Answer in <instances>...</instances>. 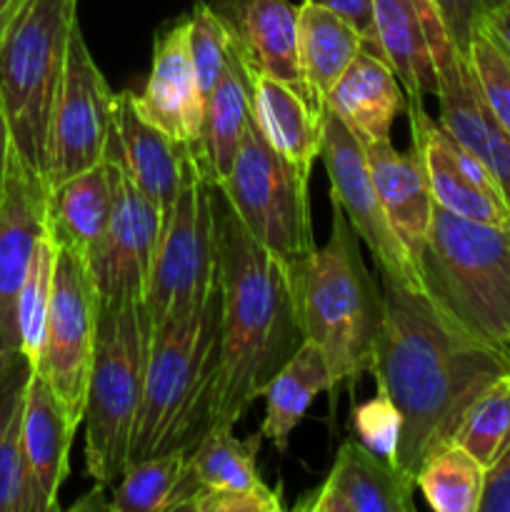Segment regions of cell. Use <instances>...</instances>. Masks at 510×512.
Segmentation results:
<instances>
[{"label": "cell", "mask_w": 510, "mask_h": 512, "mask_svg": "<svg viewBox=\"0 0 510 512\" xmlns=\"http://www.w3.org/2000/svg\"><path fill=\"white\" fill-rule=\"evenodd\" d=\"M385 313L373 375L403 415L398 465H420L455 440L465 410L510 368V355L483 343L418 285L380 273Z\"/></svg>", "instance_id": "cell-1"}, {"label": "cell", "mask_w": 510, "mask_h": 512, "mask_svg": "<svg viewBox=\"0 0 510 512\" xmlns=\"http://www.w3.org/2000/svg\"><path fill=\"white\" fill-rule=\"evenodd\" d=\"M220 280V368L213 425H233L303 343L288 268L235 218L213 185ZM210 425V428H213Z\"/></svg>", "instance_id": "cell-2"}, {"label": "cell", "mask_w": 510, "mask_h": 512, "mask_svg": "<svg viewBox=\"0 0 510 512\" xmlns=\"http://www.w3.org/2000/svg\"><path fill=\"white\" fill-rule=\"evenodd\" d=\"M220 368V280L203 305L173 315L150 335L143 400L128 465L190 450L213 425Z\"/></svg>", "instance_id": "cell-3"}, {"label": "cell", "mask_w": 510, "mask_h": 512, "mask_svg": "<svg viewBox=\"0 0 510 512\" xmlns=\"http://www.w3.org/2000/svg\"><path fill=\"white\" fill-rule=\"evenodd\" d=\"M358 240L333 203L328 243L288 268L300 333L323 350L335 385L373 373L385 313L383 290L365 268Z\"/></svg>", "instance_id": "cell-4"}, {"label": "cell", "mask_w": 510, "mask_h": 512, "mask_svg": "<svg viewBox=\"0 0 510 512\" xmlns=\"http://www.w3.org/2000/svg\"><path fill=\"white\" fill-rule=\"evenodd\" d=\"M420 280L448 318L510 355V228L433 208Z\"/></svg>", "instance_id": "cell-5"}, {"label": "cell", "mask_w": 510, "mask_h": 512, "mask_svg": "<svg viewBox=\"0 0 510 512\" xmlns=\"http://www.w3.org/2000/svg\"><path fill=\"white\" fill-rule=\"evenodd\" d=\"M78 0H23L0 38V105L25 168L45 180L55 100Z\"/></svg>", "instance_id": "cell-6"}, {"label": "cell", "mask_w": 510, "mask_h": 512, "mask_svg": "<svg viewBox=\"0 0 510 512\" xmlns=\"http://www.w3.org/2000/svg\"><path fill=\"white\" fill-rule=\"evenodd\" d=\"M143 303H100L93 370L85 403V470L108 488L128 468L150 350Z\"/></svg>", "instance_id": "cell-7"}, {"label": "cell", "mask_w": 510, "mask_h": 512, "mask_svg": "<svg viewBox=\"0 0 510 512\" xmlns=\"http://www.w3.org/2000/svg\"><path fill=\"white\" fill-rule=\"evenodd\" d=\"M308 180L310 173L275 153L250 118L238 158L215 188L225 195L250 238L290 268L318 248Z\"/></svg>", "instance_id": "cell-8"}, {"label": "cell", "mask_w": 510, "mask_h": 512, "mask_svg": "<svg viewBox=\"0 0 510 512\" xmlns=\"http://www.w3.org/2000/svg\"><path fill=\"white\" fill-rule=\"evenodd\" d=\"M218 283V240H215L213 183L200 170L195 150L185 165L178 200L163 223L153 273L143 308L150 330L173 315L205 303Z\"/></svg>", "instance_id": "cell-9"}, {"label": "cell", "mask_w": 510, "mask_h": 512, "mask_svg": "<svg viewBox=\"0 0 510 512\" xmlns=\"http://www.w3.org/2000/svg\"><path fill=\"white\" fill-rule=\"evenodd\" d=\"M100 300L88 265L58 248L53 298L45 320L35 373L55 390L65 408L85 418L88 383L93 370Z\"/></svg>", "instance_id": "cell-10"}, {"label": "cell", "mask_w": 510, "mask_h": 512, "mask_svg": "<svg viewBox=\"0 0 510 512\" xmlns=\"http://www.w3.org/2000/svg\"><path fill=\"white\" fill-rule=\"evenodd\" d=\"M113 110L115 93L90 55L80 25H75L50 123L45 175L48 188L103 160L105 143L113 128Z\"/></svg>", "instance_id": "cell-11"}, {"label": "cell", "mask_w": 510, "mask_h": 512, "mask_svg": "<svg viewBox=\"0 0 510 512\" xmlns=\"http://www.w3.org/2000/svg\"><path fill=\"white\" fill-rule=\"evenodd\" d=\"M320 160H323L330 180V200L343 210L358 238L375 255L380 273H390L423 288L418 268L408 258L383 205H380L363 143L328 108H323Z\"/></svg>", "instance_id": "cell-12"}, {"label": "cell", "mask_w": 510, "mask_h": 512, "mask_svg": "<svg viewBox=\"0 0 510 512\" xmlns=\"http://www.w3.org/2000/svg\"><path fill=\"white\" fill-rule=\"evenodd\" d=\"M103 160L113 175V213L88 270L100 303H143L163 233V215L118 160Z\"/></svg>", "instance_id": "cell-13"}, {"label": "cell", "mask_w": 510, "mask_h": 512, "mask_svg": "<svg viewBox=\"0 0 510 512\" xmlns=\"http://www.w3.org/2000/svg\"><path fill=\"white\" fill-rule=\"evenodd\" d=\"M405 113L413 133L410 140L423 155L433 203L458 218L510 228V203L498 180L483 160L455 143L440 123L430 118L425 110V95H408Z\"/></svg>", "instance_id": "cell-14"}, {"label": "cell", "mask_w": 510, "mask_h": 512, "mask_svg": "<svg viewBox=\"0 0 510 512\" xmlns=\"http://www.w3.org/2000/svg\"><path fill=\"white\" fill-rule=\"evenodd\" d=\"M48 185L30 173L13 150L3 198H0V365L20 350L18 295L43 238Z\"/></svg>", "instance_id": "cell-15"}, {"label": "cell", "mask_w": 510, "mask_h": 512, "mask_svg": "<svg viewBox=\"0 0 510 512\" xmlns=\"http://www.w3.org/2000/svg\"><path fill=\"white\" fill-rule=\"evenodd\" d=\"M215 13L223 18L230 43L245 68L283 80L320 110L300 68V5L290 0H220Z\"/></svg>", "instance_id": "cell-16"}, {"label": "cell", "mask_w": 510, "mask_h": 512, "mask_svg": "<svg viewBox=\"0 0 510 512\" xmlns=\"http://www.w3.org/2000/svg\"><path fill=\"white\" fill-rule=\"evenodd\" d=\"M103 158H115L123 165L130 180L160 210L165 223L183 185L190 145L178 143L148 123L135 108V93L130 90L115 95L113 128Z\"/></svg>", "instance_id": "cell-17"}, {"label": "cell", "mask_w": 510, "mask_h": 512, "mask_svg": "<svg viewBox=\"0 0 510 512\" xmlns=\"http://www.w3.org/2000/svg\"><path fill=\"white\" fill-rule=\"evenodd\" d=\"M415 478L360 440H345L328 478L295 503L303 512H413Z\"/></svg>", "instance_id": "cell-18"}, {"label": "cell", "mask_w": 510, "mask_h": 512, "mask_svg": "<svg viewBox=\"0 0 510 512\" xmlns=\"http://www.w3.org/2000/svg\"><path fill=\"white\" fill-rule=\"evenodd\" d=\"M135 108L148 123L178 143L195 145L203 128L205 98L195 78L188 48V20H178L153 43V60Z\"/></svg>", "instance_id": "cell-19"}, {"label": "cell", "mask_w": 510, "mask_h": 512, "mask_svg": "<svg viewBox=\"0 0 510 512\" xmlns=\"http://www.w3.org/2000/svg\"><path fill=\"white\" fill-rule=\"evenodd\" d=\"M80 420L33 370L25 395L23 460L30 512L60 510L58 495L70 473V448Z\"/></svg>", "instance_id": "cell-20"}, {"label": "cell", "mask_w": 510, "mask_h": 512, "mask_svg": "<svg viewBox=\"0 0 510 512\" xmlns=\"http://www.w3.org/2000/svg\"><path fill=\"white\" fill-rule=\"evenodd\" d=\"M363 148L380 205H383L385 215H388L398 240L403 243L408 258L418 268L435 208L428 175H425L423 155L415 145L408 153H400L390 143V138L365 143Z\"/></svg>", "instance_id": "cell-21"}, {"label": "cell", "mask_w": 510, "mask_h": 512, "mask_svg": "<svg viewBox=\"0 0 510 512\" xmlns=\"http://www.w3.org/2000/svg\"><path fill=\"white\" fill-rule=\"evenodd\" d=\"M323 108L333 110L365 145L390 138L395 118L408 108V95L388 60L363 48L333 85Z\"/></svg>", "instance_id": "cell-22"}, {"label": "cell", "mask_w": 510, "mask_h": 512, "mask_svg": "<svg viewBox=\"0 0 510 512\" xmlns=\"http://www.w3.org/2000/svg\"><path fill=\"white\" fill-rule=\"evenodd\" d=\"M113 175L100 160L93 168L48 188L45 228L60 250L90 265L113 213Z\"/></svg>", "instance_id": "cell-23"}, {"label": "cell", "mask_w": 510, "mask_h": 512, "mask_svg": "<svg viewBox=\"0 0 510 512\" xmlns=\"http://www.w3.org/2000/svg\"><path fill=\"white\" fill-rule=\"evenodd\" d=\"M245 70L250 83V113L258 133L275 153L310 173L315 158H320L323 113L283 80Z\"/></svg>", "instance_id": "cell-24"}, {"label": "cell", "mask_w": 510, "mask_h": 512, "mask_svg": "<svg viewBox=\"0 0 510 512\" xmlns=\"http://www.w3.org/2000/svg\"><path fill=\"white\" fill-rule=\"evenodd\" d=\"M250 118V83L243 60L230 43L228 63L213 93L205 98L203 128L193 145L195 158L208 183L218 185L233 168Z\"/></svg>", "instance_id": "cell-25"}, {"label": "cell", "mask_w": 510, "mask_h": 512, "mask_svg": "<svg viewBox=\"0 0 510 512\" xmlns=\"http://www.w3.org/2000/svg\"><path fill=\"white\" fill-rule=\"evenodd\" d=\"M333 388L335 380L330 375L323 350L310 340H303L293 358L265 385V418L260 423V435L278 453H285L290 435L305 418L310 403L320 393H328Z\"/></svg>", "instance_id": "cell-26"}, {"label": "cell", "mask_w": 510, "mask_h": 512, "mask_svg": "<svg viewBox=\"0 0 510 512\" xmlns=\"http://www.w3.org/2000/svg\"><path fill=\"white\" fill-rule=\"evenodd\" d=\"M365 48L358 30L320 5L303 3L298 18V53L305 83L323 110L325 98L355 55Z\"/></svg>", "instance_id": "cell-27"}, {"label": "cell", "mask_w": 510, "mask_h": 512, "mask_svg": "<svg viewBox=\"0 0 510 512\" xmlns=\"http://www.w3.org/2000/svg\"><path fill=\"white\" fill-rule=\"evenodd\" d=\"M200 493L195 475L190 470L188 453L153 455V458L135 460L120 475L115 485L108 510L115 512H175Z\"/></svg>", "instance_id": "cell-28"}, {"label": "cell", "mask_w": 510, "mask_h": 512, "mask_svg": "<svg viewBox=\"0 0 510 512\" xmlns=\"http://www.w3.org/2000/svg\"><path fill=\"white\" fill-rule=\"evenodd\" d=\"M380 50L405 95H435V68L415 0H373Z\"/></svg>", "instance_id": "cell-29"}, {"label": "cell", "mask_w": 510, "mask_h": 512, "mask_svg": "<svg viewBox=\"0 0 510 512\" xmlns=\"http://www.w3.org/2000/svg\"><path fill=\"white\" fill-rule=\"evenodd\" d=\"M33 363L25 353L0 365V512H30L23 460L25 395Z\"/></svg>", "instance_id": "cell-30"}, {"label": "cell", "mask_w": 510, "mask_h": 512, "mask_svg": "<svg viewBox=\"0 0 510 512\" xmlns=\"http://www.w3.org/2000/svg\"><path fill=\"white\" fill-rule=\"evenodd\" d=\"M263 435H253L248 440H238L233 435V425H213L188 453L190 470L200 490H260L268 488L263 483L255 465L258 445Z\"/></svg>", "instance_id": "cell-31"}, {"label": "cell", "mask_w": 510, "mask_h": 512, "mask_svg": "<svg viewBox=\"0 0 510 512\" xmlns=\"http://www.w3.org/2000/svg\"><path fill=\"white\" fill-rule=\"evenodd\" d=\"M488 468L450 443L430 455L415 473V485L435 512H480Z\"/></svg>", "instance_id": "cell-32"}, {"label": "cell", "mask_w": 510, "mask_h": 512, "mask_svg": "<svg viewBox=\"0 0 510 512\" xmlns=\"http://www.w3.org/2000/svg\"><path fill=\"white\" fill-rule=\"evenodd\" d=\"M453 443L468 450L485 468L510 445V368L495 378L465 410Z\"/></svg>", "instance_id": "cell-33"}, {"label": "cell", "mask_w": 510, "mask_h": 512, "mask_svg": "<svg viewBox=\"0 0 510 512\" xmlns=\"http://www.w3.org/2000/svg\"><path fill=\"white\" fill-rule=\"evenodd\" d=\"M55 263H58V245L45 230L43 238L35 245L33 260H30V268L25 273L23 288H20L18 295L20 350L33 363V368L35 360H38L40 345H43L45 320H48L50 298H53Z\"/></svg>", "instance_id": "cell-34"}, {"label": "cell", "mask_w": 510, "mask_h": 512, "mask_svg": "<svg viewBox=\"0 0 510 512\" xmlns=\"http://www.w3.org/2000/svg\"><path fill=\"white\" fill-rule=\"evenodd\" d=\"M188 48L200 93L208 98L223 75L230 55V33L213 5L195 3L188 18Z\"/></svg>", "instance_id": "cell-35"}, {"label": "cell", "mask_w": 510, "mask_h": 512, "mask_svg": "<svg viewBox=\"0 0 510 512\" xmlns=\"http://www.w3.org/2000/svg\"><path fill=\"white\" fill-rule=\"evenodd\" d=\"M353 430L360 443L380 458L398 465L400 438H403V415L390 398L388 388L378 383V393L353 408Z\"/></svg>", "instance_id": "cell-36"}, {"label": "cell", "mask_w": 510, "mask_h": 512, "mask_svg": "<svg viewBox=\"0 0 510 512\" xmlns=\"http://www.w3.org/2000/svg\"><path fill=\"white\" fill-rule=\"evenodd\" d=\"M468 65L490 113L510 133V58L478 30L468 50Z\"/></svg>", "instance_id": "cell-37"}, {"label": "cell", "mask_w": 510, "mask_h": 512, "mask_svg": "<svg viewBox=\"0 0 510 512\" xmlns=\"http://www.w3.org/2000/svg\"><path fill=\"white\" fill-rule=\"evenodd\" d=\"M188 512H280L283 500L280 490L260 488V490H200L188 505Z\"/></svg>", "instance_id": "cell-38"}, {"label": "cell", "mask_w": 510, "mask_h": 512, "mask_svg": "<svg viewBox=\"0 0 510 512\" xmlns=\"http://www.w3.org/2000/svg\"><path fill=\"white\" fill-rule=\"evenodd\" d=\"M435 5L443 15L445 28L453 38L455 48L460 50L463 58H468L470 43H473L475 33L480 30L485 13H488L485 3L483 0H435Z\"/></svg>", "instance_id": "cell-39"}, {"label": "cell", "mask_w": 510, "mask_h": 512, "mask_svg": "<svg viewBox=\"0 0 510 512\" xmlns=\"http://www.w3.org/2000/svg\"><path fill=\"white\" fill-rule=\"evenodd\" d=\"M303 3L320 5V8L333 10L335 15H340L343 20H348L355 30L363 38L365 50L380 55L383 58V50H380L378 33H375V13H373V0H303Z\"/></svg>", "instance_id": "cell-40"}, {"label": "cell", "mask_w": 510, "mask_h": 512, "mask_svg": "<svg viewBox=\"0 0 510 512\" xmlns=\"http://www.w3.org/2000/svg\"><path fill=\"white\" fill-rule=\"evenodd\" d=\"M480 512H510V445L488 468Z\"/></svg>", "instance_id": "cell-41"}, {"label": "cell", "mask_w": 510, "mask_h": 512, "mask_svg": "<svg viewBox=\"0 0 510 512\" xmlns=\"http://www.w3.org/2000/svg\"><path fill=\"white\" fill-rule=\"evenodd\" d=\"M480 30L510 58V3L488 10Z\"/></svg>", "instance_id": "cell-42"}, {"label": "cell", "mask_w": 510, "mask_h": 512, "mask_svg": "<svg viewBox=\"0 0 510 512\" xmlns=\"http://www.w3.org/2000/svg\"><path fill=\"white\" fill-rule=\"evenodd\" d=\"M13 138H10V128L8 120H5L3 105H0V198H3V188H5V178H8V168L10 160H13Z\"/></svg>", "instance_id": "cell-43"}, {"label": "cell", "mask_w": 510, "mask_h": 512, "mask_svg": "<svg viewBox=\"0 0 510 512\" xmlns=\"http://www.w3.org/2000/svg\"><path fill=\"white\" fill-rule=\"evenodd\" d=\"M20 5H23V0H0V38H3L5 28H8L10 20L15 18Z\"/></svg>", "instance_id": "cell-44"}, {"label": "cell", "mask_w": 510, "mask_h": 512, "mask_svg": "<svg viewBox=\"0 0 510 512\" xmlns=\"http://www.w3.org/2000/svg\"><path fill=\"white\" fill-rule=\"evenodd\" d=\"M483 3H485V8H488V10H493V8H500V5L510 3V0H483Z\"/></svg>", "instance_id": "cell-45"}]
</instances>
